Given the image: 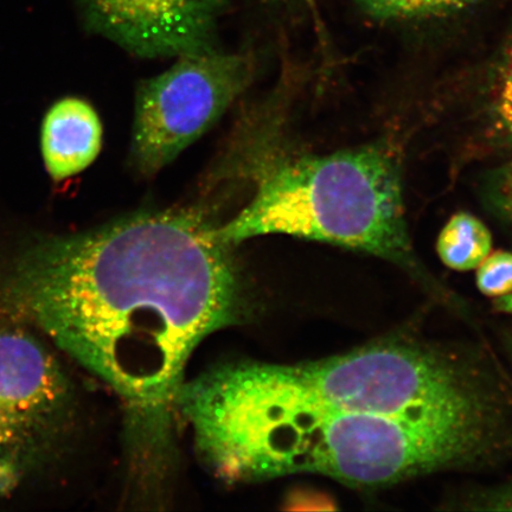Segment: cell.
I'll list each match as a JSON object with an SVG mask.
<instances>
[{
  "instance_id": "6da1fadb",
  "label": "cell",
  "mask_w": 512,
  "mask_h": 512,
  "mask_svg": "<svg viewBox=\"0 0 512 512\" xmlns=\"http://www.w3.org/2000/svg\"><path fill=\"white\" fill-rule=\"evenodd\" d=\"M233 247L200 209L138 211L38 239L17 259L10 293L164 447L192 352L245 304Z\"/></svg>"
},
{
  "instance_id": "7a4b0ae2",
  "label": "cell",
  "mask_w": 512,
  "mask_h": 512,
  "mask_svg": "<svg viewBox=\"0 0 512 512\" xmlns=\"http://www.w3.org/2000/svg\"><path fill=\"white\" fill-rule=\"evenodd\" d=\"M503 406L411 418L326 412L286 388L262 425L258 456L267 478L313 473L358 488L482 465L503 450Z\"/></svg>"
},
{
  "instance_id": "3957f363",
  "label": "cell",
  "mask_w": 512,
  "mask_h": 512,
  "mask_svg": "<svg viewBox=\"0 0 512 512\" xmlns=\"http://www.w3.org/2000/svg\"><path fill=\"white\" fill-rule=\"evenodd\" d=\"M230 245L271 234L411 259L399 159L367 145L284 160L262 177L253 200L219 227Z\"/></svg>"
},
{
  "instance_id": "277c9868",
  "label": "cell",
  "mask_w": 512,
  "mask_h": 512,
  "mask_svg": "<svg viewBox=\"0 0 512 512\" xmlns=\"http://www.w3.org/2000/svg\"><path fill=\"white\" fill-rule=\"evenodd\" d=\"M290 369L304 398L326 412L430 418L502 406L476 368L402 339Z\"/></svg>"
},
{
  "instance_id": "5b68a950",
  "label": "cell",
  "mask_w": 512,
  "mask_h": 512,
  "mask_svg": "<svg viewBox=\"0 0 512 512\" xmlns=\"http://www.w3.org/2000/svg\"><path fill=\"white\" fill-rule=\"evenodd\" d=\"M254 72L251 57L214 48L179 56L140 83L131 150L138 171L156 175L196 142L251 85Z\"/></svg>"
},
{
  "instance_id": "8992f818",
  "label": "cell",
  "mask_w": 512,
  "mask_h": 512,
  "mask_svg": "<svg viewBox=\"0 0 512 512\" xmlns=\"http://www.w3.org/2000/svg\"><path fill=\"white\" fill-rule=\"evenodd\" d=\"M69 381L53 355L21 332H0V453L9 462L43 456L66 427Z\"/></svg>"
},
{
  "instance_id": "52a82bcc",
  "label": "cell",
  "mask_w": 512,
  "mask_h": 512,
  "mask_svg": "<svg viewBox=\"0 0 512 512\" xmlns=\"http://www.w3.org/2000/svg\"><path fill=\"white\" fill-rule=\"evenodd\" d=\"M227 0H83L89 28L142 57L214 49Z\"/></svg>"
},
{
  "instance_id": "ba28073f",
  "label": "cell",
  "mask_w": 512,
  "mask_h": 512,
  "mask_svg": "<svg viewBox=\"0 0 512 512\" xmlns=\"http://www.w3.org/2000/svg\"><path fill=\"white\" fill-rule=\"evenodd\" d=\"M104 128L88 101L67 96L56 101L43 119L41 149L44 165L56 182L81 174L98 158Z\"/></svg>"
},
{
  "instance_id": "9c48e42d",
  "label": "cell",
  "mask_w": 512,
  "mask_h": 512,
  "mask_svg": "<svg viewBox=\"0 0 512 512\" xmlns=\"http://www.w3.org/2000/svg\"><path fill=\"white\" fill-rule=\"evenodd\" d=\"M492 235L484 222L470 213L453 215L441 230L437 252L443 264L451 270H476L491 253Z\"/></svg>"
},
{
  "instance_id": "30bf717a",
  "label": "cell",
  "mask_w": 512,
  "mask_h": 512,
  "mask_svg": "<svg viewBox=\"0 0 512 512\" xmlns=\"http://www.w3.org/2000/svg\"><path fill=\"white\" fill-rule=\"evenodd\" d=\"M370 16L413 19L445 16L469 8L476 0H357Z\"/></svg>"
},
{
  "instance_id": "8fae6325",
  "label": "cell",
  "mask_w": 512,
  "mask_h": 512,
  "mask_svg": "<svg viewBox=\"0 0 512 512\" xmlns=\"http://www.w3.org/2000/svg\"><path fill=\"white\" fill-rule=\"evenodd\" d=\"M476 270L477 287L485 296L496 299L512 293V253H490Z\"/></svg>"
},
{
  "instance_id": "7c38bea8",
  "label": "cell",
  "mask_w": 512,
  "mask_h": 512,
  "mask_svg": "<svg viewBox=\"0 0 512 512\" xmlns=\"http://www.w3.org/2000/svg\"><path fill=\"white\" fill-rule=\"evenodd\" d=\"M494 113L499 128L512 137V43L499 64L495 82Z\"/></svg>"
},
{
  "instance_id": "4fadbf2b",
  "label": "cell",
  "mask_w": 512,
  "mask_h": 512,
  "mask_svg": "<svg viewBox=\"0 0 512 512\" xmlns=\"http://www.w3.org/2000/svg\"><path fill=\"white\" fill-rule=\"evenodd\" d=\"M495 200L499 209L512 219V164L499 172L496 178Z\"/></svg>"
},
{
  "instance_id": "5bb4252c",
  "label": "cell",
  "mask_w": 512,
  "mask_h": 512,
  "mask_svg": "<svg viewBox=\"0 0 512 512\" xmlns=\"http://www.w3.org/2000/svg\"><path fill=\"white\" fill-rule=\"evenodd\" d=\"M292 509L299 510H336L335 502L323 494L299 492L292 498Z\"/></svg>"
},
{
  "instance_id": "9a60e30c",
  "label": "cell",
  "mask_w": 512,
  "mask_h": 512,
  "mask_svg": "<svg viewBox=\"0 0 512 512\" xmlns=\"http://www.w3.org/2000/svg\"><path fill=\"white\" fill-rule=\"evenodd\" d=\"M494 304L498 311L512 315V293L496 298Z\"/></svg>"
},
{
  "instance_id": "2e32d148",
  "label": "cell",
  "mask_w": 512,
  "mask_h": 512,
  "mask_svg": "<svg viewBox=\"0 0 512 512\" xmlns=\"http://www.w3.org/2000/svg\"><path fill=\"white\" fill-rule=\"evenodd\" d=\"M305 2L310 6H315V0H305Z\"/></svg>"
}]
</instances>
